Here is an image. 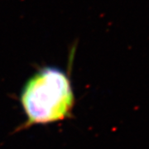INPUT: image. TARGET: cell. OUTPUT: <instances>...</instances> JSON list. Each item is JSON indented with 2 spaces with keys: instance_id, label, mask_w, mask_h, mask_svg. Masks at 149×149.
<instances>
[{
  "instance_id": "cell-1",
  "label": "cell",
  "mask_w": 149,
  "mask_h": 149,
  "mask_svg": "<svg viewBox=\"0 0 149 149\" xmlns=\"http://www.w3.org/2000/svg\"><path fill=\"white\" fill-rule=\"evenodd\" d=\"M20 101L27 120L19 129L70 118L74 95L69 75L55 66L39 69L25 83Z\"/></svg>"
}]
</instances>
